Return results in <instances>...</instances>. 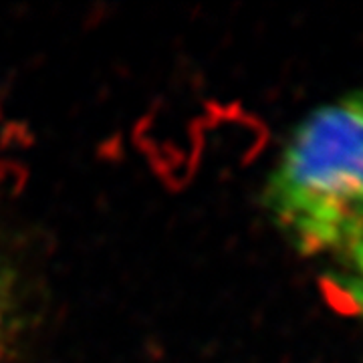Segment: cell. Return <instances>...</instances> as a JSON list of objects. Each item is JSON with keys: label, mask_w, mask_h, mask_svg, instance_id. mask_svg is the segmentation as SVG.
Wrapping results in <instances>:
<instances>
[{"label": "cell", "mask_w": 363, "mask_h": 363, "mask_svg": "<svg viewBox=\"0 0 363 363\" xmlns=\"http://www.w3.org/2000/svg\"><path fill=\"white\" fill-rule=\"evenodd\" d=\"M363 196V89L313 109L285 143L262 190L277 230L301 257L327 264Z\"/></svg>", "instance_id": "cell-1"}, {"label": "cell", "mask_w": 363, "mask_h": 363, "mask_svg": "<svg viewBox=\"0 0 363 363\" xmlns=\"http://www.w3.org/2000/svg\"><path fill=\"white\" fill-rule=\"evenodd\" d=\"M325 281L339 307L363 321V196L339 252L325 264Z\"/></svg>", "instance_id": "cell-2"}, {"label": "cell", "mask_w": 363, "mask_h": 363, "mask_svg": "<svg viewBox=\"0 0 363 363\" xmlns=\"http://www.w3.org/2000/svg\"><path fill=\"white\" fill-rule=\"evenodd\" d=\"M11 321V289L6 283V277L0 269V339L6 331V325Z\"/></svg>", "instance_id": "cell-3"}]
</instances>
